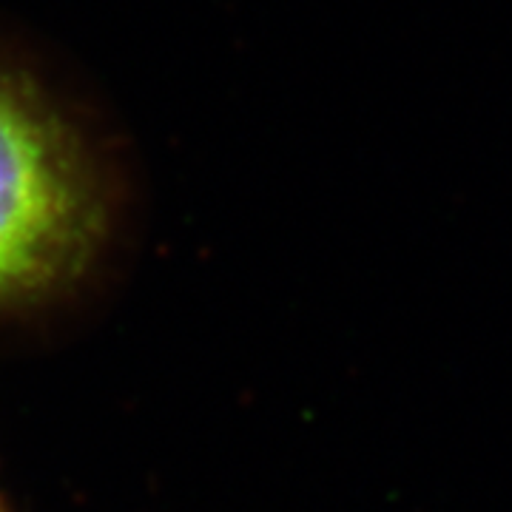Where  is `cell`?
<instances>
[{
	"label": "cell",
	"mask_w": 512,
	"mask_h": 512,
	"mask_svg": "<svg viewBox=\"0 0 512 512\" xmlns=\"http://www.w3.org/2000/svg\"><path fill=\"white\" fill-rule=\"evenodd\" d=\"M109 183L83 126L0 60V308L74 285L106 245Z\"/></svg>",
	"instance_id": "1"
},
{
	"label": "cell",
	"mask_w": 512,
	"mask_h": 512,
	"mask_svg": "<svg viewBox=\"0 0 512 512\" xmlns=\"http://www.w3.org/2000/svg\"><path fill=\"white\" fill-rule=\"evenodd\" d=\"M0 512H9V507L3 504V498H0Z\"/></svg>",
	"instance_id": "2"
}]
</instances>
